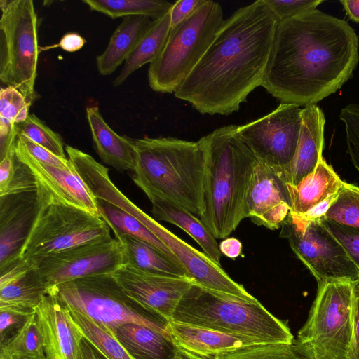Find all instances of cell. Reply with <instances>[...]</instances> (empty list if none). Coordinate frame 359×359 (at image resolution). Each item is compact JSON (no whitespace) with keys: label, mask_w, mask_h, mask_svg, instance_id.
Segmentation results:
<instances>
[{"label":"cell","mask_w":359,"mask_h":359,"mask_svg":"<svg viewBox=\"0 0 359 359\" xmlns=\"http://www.w3.org/2000/svg\"><path fill=\"white\" fill-rule=\"evenodd\" d=\"M358 48L346 20L316 8L280 20L262 86L281 103L316 104L353 76Z\"/></svg>","instance_id":"1"},{"label":"cell","mask_w":359,"mask_h":359,"mask_svg":"<svg viewBox=\"0 0 359 359\" xmlns=\"http://www.w3.org/2000/svg\"><path fill=\"white\" fill-rule=\"evenodd\" d=\"M278 22L264 0L236 10L224 20L175 96L202 114L238 111L262 85Z\"/></svg>","instance_id":"2"},{"label":"cell","mask_w":359,"mask_h":359,"mask_svg":"<svg viewBox=\"0 0 359 359\" xmlns=\"http://www.w3.org/2000/svg\"><path fill=\"white\" fill-rule=\"evenodd\" d=\"M236 126L218 128L198 141L205 160V210L199 218L216 239L227 238L248 217L257 159L238 136Z\"/></svg>","instance_id":"3"},{"label":"cell","mask_w":359,"mask_h":359,"mask_svg":"<svg viewBox=\"0 0 359 359\" xmlns=\"http://www.w3.org/2000/svg\"><path fill=\"white\" fill-rule=\"evenodd\" d=\"M133 142L135 184L147 196L166 200L200 217L205 210V160L199 143L148 137Z\"/></svg>","instance_id":"4"},{"label":"cell","mask_w":359,"mask_h":359,"mask_svg":"<svg viewBox=\"0 0 359 359\" xmlns=\"http://www.w3.org/2000/svg\"><path fill=\"white\" fill-rule=\"evenodd\" d=\"M170 321L238 336L261 343L293 344L290 330L259 302L207 289L194 283Z\"/></svg>","instance_id":"5"},{"label":"cell","mask_w":359,"mask_h":359,"mask_svg":"<svg viewBox=\"0 0 359 359\" xmlns=\"http://www.w3.org/2000/svg\"><path fill=\"white\" fill-rule=\"evenodd\" d=\"M293 344L304 359H349L353 338V281L320 283Z\"/></svg>","instance_id":"6"},{"label":"cell","mask_w":359,"mask_h":359,"mask_svg":"<svg viewBox=\"0 0 359 359\" xmlns=\"http://www.w3.org/2000/svg\"><path fill=\"white\" fill-rule=\"evenodd\" d=\"M55 294L68 309L91 318L110 333L124 323H135L169 333L170 321L129 297L113 273L86 276L60 284Z\"/></svg>","instance_id":"7"},{"label":"cell","mask_w":359,"mask_h":359,"mask_svg":"<svg viewBox=\"0 0 359 359\" xmlns=\"http://www.w3.org/2000/svg\"><path fill=\"white\" fill-rule=\"evenodd\" d=\"M39 211L20 258L27 261L111 236L98 215L65 201L36 180Z\"/></svg>","instance_id":"8"},{"label":"cell","mask_w":359,"mask_h":359,"mask_svg":"<svg viewBox=\"0 0 359 359\" xmlns=\"http://www.w3.org/2000/svg\"><path fill=\"white\" fill-rule=\"evenodd\" d=\"M224 21L221 5L207 0L192 15L170 29L163 50L148 69L151 89L175 93L203 57Z\"/></svg>","instance_id":"9"},{"label":"cell","mask_w":359,"mask_h":359,"mask_svg":"<svg viewBox=\"0 0 359 359\" xmlns=\"http://www.w3.org/2000/svg\"><path fill=\"white\" fill-rule=\"evenodd\" d=\"M0 8V81L32 103L40 53L34 2L1 0Z\"/></svg>","instance_id":"10"},{"label":"cell","mask_w":359,"mask_h":359,"mask_svg":"<svg viewBox=\"0 0 359 359\" xmlns=\"http://www.w3.org/2000/svg\"><path fill=\"white\" fill-rule=\"evenodd\" d=\"M280 227V236L287 240L318 284L359 278L358 269L321 219H307L290 212Z\"/></svg>","instance_id":"11"},{"label":"cell","mask_w":359,"mask_h":359,"mask_svg":"<svg viewBox=\"0 0 359 359\" xmlns=\"http://www.w3.org/2000/svg\"><path fill=\"white\" fill-rule=\"evenodd\" d=\"M302 113L297 104L280 103L269 114L237 126L236 133L257 161L283 169L291 163L297 150Z\"/></svg>","instance_id":"12"},{"label":"cell","mask_w":359,"mask_h":359,"mask_svg":"<svg viewBox=\"0 0 359 359\" xmlns=\"http://www.w3.org/2000/svg\"><path fill=\"white\" fill-rule=\"evenodd\" d=\"M27 261L41 275L49 290L60 284L86 276L114 273L126 264L122 245L111 236Z\"/></svg>","instance_id":"13"},{"label":"cell","mask_w":359,"mask_h":359,"mask_svg":"<svg viewBox=\"0 0 359 359\" xmlns=\"http://www.w3.org/2000/svg\"><path fill=\"white\" fill-rule=\"evenodd\" d=\"M113 275L129 297L168 321L183 296L195 283L188 276L154 273L128 264L122 265Z\"/></svg>","instance_id":"14"},{"label":"cell","mask_w":359,"mask_h":359,"mask_svg":"<svg viewBox=\"0 0 359 359\" xmlns=\"http://www.w3.org/2000/svg\"><path fill=\"white\" fill-rule=\"evenodd\" d=\"M287 184L280 170L257 161L248 198V217L269 229L280 228L291 210Z\"/></svg>","instance_id":"15"},{"label":"cell","mask_w":359,"mask_h":359,"mask_svg":"<svg viewBox=\"0 0 359 359\" xmlns=\"http://www.w3.org/2000/svg\"><path fill=\"white\" fill-rule=\"evenodd\" d=\"M38 211L36 191L0 196V270L20 259Z\"/></svg>","instance_id":"16"},{"label":"cell","mask_w":359,"mask_h":359,"mask_svg":"<svg viewBox=\"0 0 359 359\" xmlns=\"http://www.w3.org/2000/svg\"><path fill=\"white\" fill-rule=\"evenodd\" d=\"M48 359H77L83 334L69 310L57 297L48 293L35 308Z\"/></svg>","instance_id":"17"},{"label":"cell","mask_w":359,"mask_h":359,"mask_svg":"<svg viewBox=\"0 0 359 359\" xmlns=\"http://www.w3.org/2000/svg\"><path fill=\"white\" fill-rule=\"evenodd\" d=\"M344 182L322 157L315 170L297 185L287 184L290 212L307 219L323 218Z\"/></svg>","instance_id":"18"},{"label":"cell","mask_w":359,"mask_h":359,"mask_svg":"<svg viewBox=\"0 0 359 359\" xmlns=\"http://www.w3.org/2000/svg\"><path fill=\"white\" fill-rule=\"evenodd\" d=\"M299 144L291 163L279 169L287 184L296 186L312 173L323 157L325 118L316 104L302 109Z\"/></svg>","instance_id":"19"},{"label":"cell","mask_w":359,"mask_h":359,"mask_svg":"<svg viewBox=\"0 0 359 359\" xmlns=\"http://www.w3.org/2000/svg\"><path fill=\"white\" fill-rule=\"evenodd\" d=\"M15 151L19 160L29 168L38 182L67 203L100 215L96 198L75 170H64L37 161L17 140Z\"/></svg>","instance_id":"20"},{"label":"cell","mask_w":359,"mask_h":359,"mask_svg":"<svg viewBox=\"0 0 359 359\" xmlns=\"http://www.w3.org/2000/svg\"><path fill=\"white\" fill-rule=\"evenodd\" d=\"M168 332L176 346L198 356L217 354L261 342L247 337L170 321Z\"/></svg>","instance_id":"21"},{"label":"cell","mask_w":359,"mask_h":359,"mask_svg":"<svg viewBox=\"0 0 359 359\" xmlns=\"http://www.w3.org/2000/svg\"><path fill=\"white\" fill-rule=\"evenodd\" d=\"M86 112L95 149L101 161L119 172L133 171L135 152L133 139L114 132L97 106L87 107Z\"/></svg>","instance_id":"22"},{"label":"cell","mask_w":359,"mask_h":359,"mask_svg":"<svg viewBox=\"0 0 359 359\" xmlns=\"http://www.w3.org/2000/svg\"><path fill=\"white\" fill-rule=\"evenodd\" d=\"M133 359H173L177 346L169 333L148 326L128 323L111 333Z\"/></svg>","instance_id":"23"},{"label":"cell","mask_w":359,"mask_h":359,"mask_svg":"<svg viewBox=\"0 0 359 359\" xmlns=\"http://www.w3.org/2000/svg\"><path fill=\"white\" fill-rule=\"evenodd\" d=\"M147 197L152 205L154 219L171 223L184 230L201 246L203 252L211 261L222 266V253L216 238L199 217L166 200L155 196Z\"/></svg>","instance_id":"24"},{"label":"cell","mask_w":359,"mask_h":359,"mask_svg":"<svg viewBox=\"0 0 359 359\" xmlns=\"http://www.w3.org/2000/svg\"><path fill=\"white\" fill-rule=\"evenodd\" d=\"M151 22L152 20L144 15L123 18L112 34L107 48L95 59L100 75L111 74L126 60Z\"/></svg>","instance_id":"25"},{"label":"cell","mask_w":359,"mask_h":359,"mask_svg":"<svg viewBox=\"0 0 359 359\" xmlns=\"http://www.w3.org/2000/svg\"><path fill=\"white\" fill-rule=\"evenodd\" d=\"M170 32V11L151 25L125 61L114 86L122 84L135 71L154 62L163 50Z\"/></svg>","instance_id":"26"},{"label":"cell","mask_w":359,"mask_h":359,"mask_svg":"<svg viewBox=\"0 0 359 359\" xmlns=\"http://www.w3.org/2000/svg\"><path fill=\"white\" fill-rule=\"evenodd\" d=\"M115 238L122 245L126 264L150 273L189 277L182 266L153 245L129 235Z\"/></svg>","instance_id":"27"},{"label":"cell","mask_w":359,"mask_h":359,"mask_svg":"<svg viewBox=\"0 0 359 359\" xmlns=\"http://www.w3.org/2000/svg\"><path fill=\"white\" fill-rule=\"evenodd\" d=\"M48 292L46 281L32 264L24 273L0 287V307L34 311Z\"/></svg>","instance_id":"28"},{"label":"cell","mask_w":359,"mask_h":359,"mask_svg":"<svg viewBox=\"0 0 359 359\" xmlns=\"http://www.w3.org/2000/svg\"><path fill=\"white\" fill-rule=\"evenodd\" d=\"M96 201L100 216L112 229L115 238L125 234L143 241L182 266L165 244L142 223L112 203L98 198Z\"/></svg>","instance_id":"29"},{"label":"cell","mask_w":359,"mask_h":359,"mask_svg":"<svg viewBox=\"0 0 359 359\" xmlns=\"http://www.w3.org/2000/svg\"><path fill=\"white\" fill-rule=\"evenodd\" d=\"M91 11L111 19L144 15L152 20L169 13L174 4L164 0H83Z\"/></svg>","instance_id":"30"},{"label":"cell","mask_w":359,"mask_h":359,"mask_svg":"<svg viewBox=\"0 0 359 359\" xmlns=\"http://www.w3.org/2000/svg\"><path fill=\"white\" fill-rule=\"evenodd\" d=\"M1 351L6 353L11 359L46 357L43 336L36 312L13 338L1 346Z\"/></svg>","instance_id":"31"},{"label":"cell","mask_w":359,"mask_h":359,"mask_svg":"<svg viewBox=\"0 0 359 359\" xmlns=\"http://www.w3.org/2000/svg\"><path fill=\"white\" fill-rule=\"evenodd\" d=\"M68 310L83 336L107 358L109 359H133L120 342L109 331L84 314L75 310Z\"/></svg>","instance_id":"32"},{"label":"cell","mask_w":359,"mask_h":359,"mask_svg":"<svg viewBox=\"0 0 359 359\" xmlns=\"http://www.w3.org/2000/svg\"><path fill=\"white\" fill-rule=\"evenodd\" d=\"M199 357L203 359H304L293 344L285 343L255 344L229 351Z\"/></svg>","instance_id":"33"},{"label":"cell","mask_w":359,"mask_h":359,"mask_svg":"<svg viewBox=\"0 0 359 359\" xmlns=\"http://www.w3.org/2000/svg\"><path fill=\"white\" fill-rule=\"evenodd\" d=\"M323 218L359 229V187L344 182Z\"/></svg>","instance_id":"34"},{"label":"cell","mask_w":359,"mask_h":359,"mask_svg":"<svg viewBox=\"0 0 359 359\" xmlns=\"http://www.w3.org/2000/svg\"><path fill=\"white\" fill-rule=\"evenodd\" d=\"M18 134H22L54 155L67 158L65 147L60 135L50 129L35 114H31L27 118L16 124Z\"/></svg>","instance_id":"35"},{"label":"cell","mask_w":359,"mask_h":359,"mask_svg":"<svg viewBox=\"0 0 359 359\" xmlns=\"http://www.w3.org/2000/svg\"><path fill=\"white\" fill-rule=\"evenodd\" d=\"M37 189L36 180L29 168L17 157L4 179L0 182V196Z\"/></svg>","instance_id":"36"},{"label":"cell","mask_w":359,"mask_h":359,"mask_svg":"<svg viewBox=\"0 0 359 359\" xmlns=\"http://www.w3.org/2000/svg\"><path fill=\"white\" fill-rule=\"evenodd\" d=\"M29 102L15 88L1 87L0 90V118L13 124L25 121L28 116Z\"/></svg>","instance_id":"37"},{"label":"cell","mask_w":359,"mask_h":359,"mask_svg":"<svg viewBox=\"0 0 359 359\" xmlns=\"http://www.w3.org/2000/svg\"><path fill=\"white\" fill-rule=\"evenodd\" d=\"M339 118L345 125L348 152L353 165L359 172V107L355 104L341 110Z\"/></svg>","instance_id":"38"},{"label":"cell","mask_w":359,"mask_h":359,"mask_svg":"<svg viewBox=\"0 0 359 359\" xmlns=\"http://www.w3.org/2000/svg\"><path fill=\"white\" fill-rule=\"evenodd\" d=\"M35 310L0 307V342L6 344L22 327Z\"/></svg>","instance_id":"39"},{"label":"cell","mask_w":359,"mask_h":359,"mask_svg":"<svg viewBox=\"0 0 359 359\" xmlns=\"http://www.w3.org/2000/svg\"><path fill=\"white\" fill-rule=\"evenodd\" d=\"M323 224L339 241L359 270V229L321 218Z\"/></svg>","instance_id":"40"},{"label":"cell","mask_w":359,"mask_h":359,"mask_svg":"<svg viewBox=\"0 0 359 359\" xmlns=\"http://www.w3.org/2000/svg\"><path fill=\"white\" fill-rule=\"evenodd\" d=\"M16 140L22 148L37 161L64 170H74L68 158H62L54 155L26 136L22 134H18Z\"/></svg>","instance_id":"41"},{"label":"cell","mask_w":359,"mask_h":359,"mask_svg":"<svg viewBox=\"0 0 359 359\" xmlns=\"http://www.w3.org/2000/svg\"><path fill=\"white\" fill-rule=\"evenodd\" d=\"M266 6L278 21L283 20L302 12L316 9L323 0H264Z\"/></svg>","instance_id":"42"},{"label":"cell","mask_w":359,"mask_h":359,"mask_svg":"<svg viewBox=\"0 0 359 359\" xmlns=\"http://www.w3.org/2000/svg\"><path fill=\"white\" fill-rule=\"evenodd\" d=\"M207 0H179L170 10V29L192 15Z\"/></svg>","instance_id":"43"},{"label":"cell","mask_w":359,"mask_h":359,"mask_svg":"<svg viewBox=\"0 0 359 359\" xmlns=\"http://www.w3.org/2000/svg\"><path fill=\"white\" fill-rule=\"evenodd\" d=\"M353 338L349 359H359V278L353 281Z\"/></svg>","instance_id":"44"},{"label":"cell","mask_w":359,"mask_h":359,"mask_svg":"<svg viewBox=\"0 0 359 359\" xmlns=\"http://www.w3.org/2000/svg\"><path fill=\"white\" fill-rule=\"evenodd\" d=\"M86 43V40L76 32H67L65 34L59 42L53 46L40 48V51L54 48H60L66 52L73 53L79 50Z\"/></svg>","instance_id":"45"},{"label":"cell","mask_w":359,"mask_h":359,"mask_svg":"<svg viewBox=\"0 0 359 359\" xmlns=\"http://www.w3.org/2000/svg\"><path fill=\"white\" fill-rule=\"evenodd\" d=\"M77 359H109L88 339L83 337L79 347Z\"/></svg>","instance_id":"46"},{"label":"cell","mask_w":359,"mask_h":359,"mask_svg":"<svg viewBox=\"0 0 359 359\" xmlns=\"http://www.w3.org/2000/svg\"><path fill=\"white\" fill-rule=\"evenodd\" d=\"M222 255L226 257L235 259L242 252V243L236 238H226L219 245Z\"/></svg>","instance_id":"47"},{"label":"cell","mask_w":359,"mask_h":359,"mask_svg":"<svg viewBox=\"0 0 359 359\" xmlns=\"http://www.w3.org/2000/svg\"><path fill=\"white\" fill-rule=\"evenodd\" d=\"M343 8L348 17L356 23H359V0H341Z\"/></svg>","instance_id":"48"},{"label":"cell","mask_w":359,"mask_h":359,"mask_svg":"<svg viewBox=\"0 0 359 359\" xmlns=\"http://www.w3.org/2000/svg\"><path fill=\"white\" fill-rule=\"evenodd\" d=\"M173 359H194V357L192 353L177 346L176 354Z\"/></svg>","instance_id":"49"},{"label":"cell","mask_w":359,"mask_h":359,"mask_svg":"<svg viewBox=\"0 0 359 359\" xmlns=\"http://www.w3.org/2000/svg\"><path fill=\"white\" fill-rule=\"evenodd\" d=\"M0 359H11V357L4 351H1L0 352Z\"/></svg>","instance_id":"50"},{"label":"cell","mask_w":359,"mask_h":359,"mask_svg":"<svg viewBox=\"0 0 359 359\" xmlns=\"http://www.w3.org/2000/svg\"><path fill=\"white\" fill-rule=\"evenodd\" d=\"M18 359H48L47 357L44 358H18Z\"/></svg>","instance_id":"51"},{"label":"cell","mask_w":359,"mask_h":359,"mask_svg":"<svg viewBox=\"0 0 359 359\" xmlns=\"http://www.w3.org/2000/svg\"><path fill=\"white\" fill-rule=\"evenodd\" d=\"M192 354H193V353H192ZM193 355H194V359H203V358H201V357H199V356H198V355H195V354H193Z\"/></svg>","instance_id":"52"}]
</instances>
